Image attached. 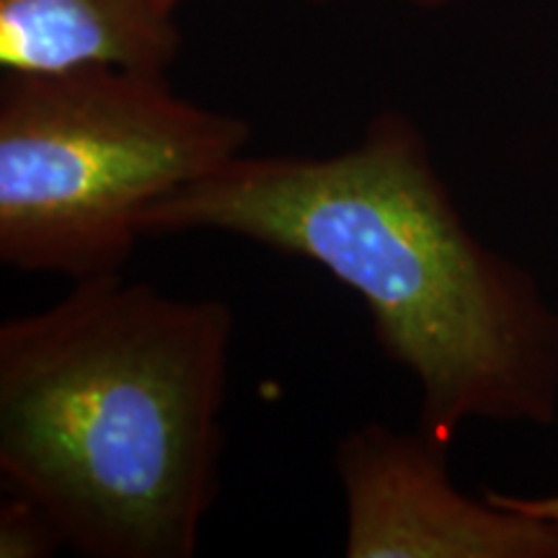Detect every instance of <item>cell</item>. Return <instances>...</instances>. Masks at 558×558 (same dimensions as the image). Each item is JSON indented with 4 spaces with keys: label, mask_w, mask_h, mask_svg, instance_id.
Here are the masks:
<instances>
[{
    "label": "cell",
    "mask_w": 558,
    "mask_h": 558,
    "mask_svg": "<svg viewBox=\"0 0 558 558\" xmlns=\"http://www.w3.org/2000/svg\"><path fill=\"white\" fill-rule=\"evenodd\" d=\"M448 445L367 422L337 445L347 558H558V530L520 509L471 499Z\"/></svg>",
    "instance_id": "4"
},
{
    "label": "cell",
    "mask_w": 558,
    "mask_h": 558,
    "mask_svg": "<svg viewBox=\"0 0 558 558\" xmlns=\"http://www.w3.org/2000/svg\"><path fill=\"white\" fill-rule=\"evenodd\" d=\"M65 548L60 530L32 499L13 494L0 507V558H45Z\"/></svg>",
    "instance_id": "6"
},
{
    "label": "cell",
    "mask_w": 558,
    "mask_h": 558,
    "mask_svg": "<svg viewBox=\"0 0 558 558\" xmlns=\"http://www.w3.org/2000/svg\"><path fill=\"white\" fill-rule=\"evenodd\" d=\"M235 316L104 275L0 324V473L65 548L192 558L220 494Z\"/></svg>",
    "instance_id": "2"
},
{
    "label": "cell",
    "mask_w": 558,
    "mask_h": 558,
    "mask_svg": "<svg viewBox=\"0 0 558 558\" xmlns=\"http://www.w3.org/2000/svg\"><path fill=\"white\" fill-rule=\"evenodd\" d=\"M486 497L497 505L520 509V512L533 514V518L546 520L558 530V494H548V497H518V494H505V492H494L488 488Z\"/></svg>",
    "instance_id": "7"
},
{
    "label": "cell",
    "mask_w": 558,
    "mask_h": 558,
    "mask_svg": "<svg viewBox=\"0 0 558 558\" xmlns=\"http://www.w3.org/2000/svg\"><path fill=\"white\" fill-rule=\"evenodd\" d=\"M177 13L158 0H0L5 73L109 65L166 73L181 54Z\"/></svg>",
    "instance_id": "5"
},
{
    "label": "cell",
    "mask_w": 558,
    "mask_h": 558,
    "mask_svg": "<svg viewBox=\"0 0 558 558\" xmlns=\"http://www.w3.org/2000/svg\"><path fill=\"white\" fill-rule=\"evenodd\" d=\"M316 3H326V0H316ZM409 5H414V9H422V11H439L445 9V5H450L452 0H407Z\"/></svg>",
    "instance_id": "8"
},
{
    "label": "cell",
    "mask_w": 558,
    "mask_h": 558,
    "mask_svg": "<svg viewBox=\"0 0 558 558\" xmlns=\"http://www.w3.org/2000/svg\"><path fill=\"white\" fill-rule=\"evenodd\" d=\"M179 3H181V0H158V5H163V9L171 11V13H177Z\"/></svg>",
    "instance_id": "9"
},
{
    "label": "cell",
    "mask_w": 558,
    "mask_h": 558,
    "mask_svg": "<svg viewBox=\"0 0 558 558\" xmlns=\"http://www.w3.org/2000/svg\"><path fill=\"white\" fill-rule=\"evenodd\" d=\"M215 230L316 264L357 295L418 388L416 427L558 422V311L473 233L427 137L383 109L331 156H235L145 209L143 239Z\"/></svg>",
    "instance_id": "1"
},
{
    "label": "cell",
    "mask_w": 558,
    "mask_h": 558,
    "mask_svg": "<svg viewBox=\"0 0 558 558\" xmlns=\"http://www.w3.org/2000/svg\"><path fill=\"white\" fill-rule=\"evenodd\" d=\"M248 122L166 73L88 65L0 83V262L73 282L120 275L145 209L241 156Z\"/></svg>",
    "instance_id": "3"
}]
</instances>
